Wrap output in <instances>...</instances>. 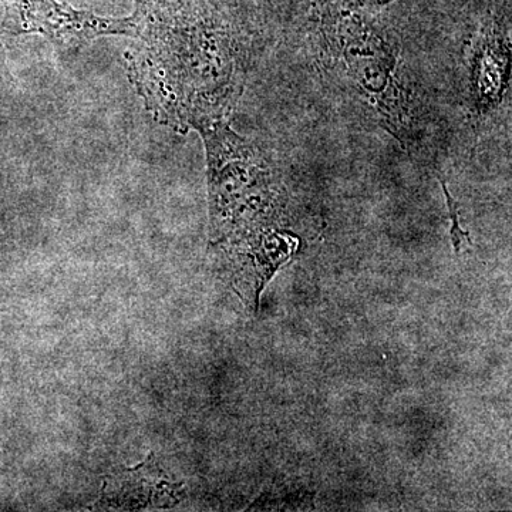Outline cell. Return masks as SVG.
I'll return each instance as SVG.
<instances>
[{"label": "cell", "instance_id": "cell-1", "mask_svg": "<svg viewBox=\"0 0 512 512\" xmlns=\"http://www.w3.org/2000/svg\"><path fill=\"white\" fill-rule=\"evenodd\" d=\"M318 46L326 76L403 147L421 136L420 101L400 67L392 36L357 0H293Z\"/></svg>", "mask_w": 512, "mask_h": 512}, {"label": "cell", "instance_id": "cell-2", "mask_svg": "<svg viewBox=\"0 0 512 512\" xmlns=\"http://www.w3.org/2000/svg\"><path fill=\"white\" fill-rule=\"evenodd\" d=\"M207 148L212 227L222 237L259 221L282 197L281 181L265 154L222 119L194 124Z\"/></svg>", "mask_w": 512, "mask_h": 512}, {"label": "cell", "instance_id": "cell-3", "mask_svg": "<svg viewBox=\"0 0 512 512\" xmlns=\"http://www.w3.org/2000/svg\"><path fill=\"white\" fill-rule=\"evenodd\" d=\"M2 29L10 35L45 36L53 45L76 49L101 36H136V16L104 18L59 0H8Z\"/></svg>", "mask_w": 512, "mask_h": 512}, {"label": "cell", "instance_id": "cell-4", "mask_svg": "<svg viewBox=\"0 0 512 512\" xmlns=\"http://www.w3.org/2000/svg\"><path fill=\"white\" fill-rule=\"evenodd\" d=\"M510 2L478 33L470 59V93L480 113L505 100L511 80Z\"/></svg>", "mask_w": 512, "mask_h": 512}, {"label": "cell", "instance_id": "cell-5", "mask_svg": "<svg viewBox=\"0 0 512 512\" xmlns=\"http://www.w3.org/2000/svg\"><path fill=\"white\" fill-rule=\"evenodd\" d=\"M444 192H446L448 211H450V218L453 221V227H451V241H453L454 249L456 251H460L461 245H463L464 239H468L467 232H464L460 227V222H458V211L457 204L454 202L453 198H451L450 192H448L446 184H443Z\"/></svg>", "mask_w": 512, "mask_h": 512}, {"label": "cell", "instance_id": "cell-6", "mask_svg": "<svg viewBox=\"0 0 512 512\" xmlns=\"http://www.w3.org/2000/svg\"><path fill=\"white\" fill-rule=\"evenodd\" d=\"M357 2L367 9L379 10L390 5V3L397 2V0H357Z\"/></svg>", "mask_w": 512, "mask_h": 512}, {"label": "cell", "instance_id": "cell-7", "mask_svg": "<svg viewBox=\"0 0 512 512\" xmlns=\"http://www.w3.org/2000/svg\"><path fill=\"white\" fill-rule=\"evenodd\" d=\"M0 49H2V43H0Z\"/></svg>", "mask_w": 512, "mask_h": 512}]
</instances>
